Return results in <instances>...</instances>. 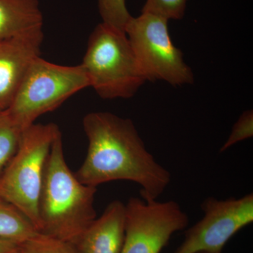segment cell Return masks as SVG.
<instances>
[{"label": "cell", "instance_id": "obj_12", "mask_svg": "<svg viewBox=\"0 0 253 253\" xmlns=\"http://www.w3.org/2000/svg\"><path fill=\"white\" fill-rule=\"evenodd\" d=\"M39 232L18 208L0 198V238L21 244Z\"/></svg>", "mask_w": 253, "mask_h": 253}, {"label": "cell", "instance_id": "obj_19", "mask_svg": "<svg viewBox=\"0 0 253 253\" xmlns=\"http://www.w3.org/2000/svg\"></svg>", "mask_w": 253, "mask_h": 253}, {"label": "cell", "instance_id": "obj_2", "mask_svg": "<svg viewBox=\"0 0 253 253\" xmlns=\"http://www.w3.org/2000/svg\"><path fill=\"white\" fill-rule=\"evenodd\" d=\"M96 191L78 180L68 168L60 131L50 150L40 196L39 232L76 244L96 218Z\"/></svg>", "mask_w": 253, "mask_h": 253}, {"label": "cell", "instance_id": "obj_1", "mask_svg": "<svg viewBox=\"0 0 253 253\" xmlns=\"http://www.w3.org/2000/svg\"><path fill=\"white\" fill-rule=\"evenodd\" d=\"M87 154L75 175L86 185L129 181L140 186L141 198L156 201L171 174L146 149L134 123L109 112L88 113L83 119Z\"/></svg>", "mask_w": 253, "mask_h": 253}, {"label": "cell", "instance_id": "obj_4", "mask_svg": "<svg viewBox=\"0 0 253 253\" xmlns=\"http://www.w3.org/2000/svg\"><path fill=\"white\" fill-rule=\"evenodd\" d=\"M59 131L54 123H34L25 129L17 151L0 179V198L18 208L38 231V204L46 163Z\"/></svg>", "mask_w": 253, "mask_h": 253}, {"label": "cell", "instance_id": "obj_7", "mask_svg": "<svg viewBox=\"0 0 253 253\" xmlns=\"http://www.w3.org/2000/svg\"><path fill=\"white\" fill-rule=\"evenodd\" d=\"M126 235L121 253H161L173 234L185 229L187 214L174 201L131 197L126 204Z\"/></svg>", "mask_w": 253, "mask_h": 253}, {"label": "cell", "instance_id": "obj_17", "mask_svg": "<svg viewBox=\"0 0 253 253\" xmlns=\"http://www.w3.org/2000/svg\"><path fill=\"white\" fill-rule=\"evenodd\" d=\"M253 111L252 110L245 111L242 113L235 124L226 142L222 145L220 152L229 149L231 146L253 137Z\"/></svg>", "mask_w": 253, "mask_h": 253}, {"label": "cell", "instance_id": "obj_14", "mask_svg": "<svg viewBox=\"0 0 253 253\" xmlns=\"http://www.w3.org/2000/svg\"><path fill=\"white\" fill-rule=\"evenodd\" d=\"M20 253H80L76 245L38 232L19 244Z\"/></svg>", "mask_w": 253, "mask_h": 253}, {"label": "cell", "instance_id": "obj_6", "mask_svg": "<svg viewBox=\"0 0 253 253\" xmlns=\"http://www.w3.org/2000/svg\"><path fill=\"white\" fill-rule=\"evenodd\" d=\"M166 18L149 13L131 16L125 33L147 81L173 86L193 84L194 76L180 49L173 44Z\"/></svg>", "mask_w": 253, "mask_h": 253}, {"label": "cell", "instance_id": "obj_9", "mask_svg": "<svg viewBox=\"0 0 253 253\" xmlns=\"http://www.w3.org/2000/svg\"><path fill=\"white\" fill-rule=\"evenodd\" d=\"M42 29L0 41V111L9 109L26 71L41 56Z\"/></svg>", "mask_w": 253, "mask_h": 253}, {"label": "cell", "instance_id": "obj_11", "mask_svg": "<svg viewBox=\"0 0 253 253\" xmlns=\"http://www.w3.org/2000/svg\"><path fill=\"white\" fill-rule=\"evenodd\" d=\"M39 0H0V41L42 29Z\"/></svg>", "mask_w": 253, "mask_h": 253}, {"label": "cell", "instance_id": "obj_5", "mask_svg": "<svg viewBox=\"0 0 253 253\" xmlns=\"http://www.w3.org/2000/svg\"><path fill=\"white\" fill-rule=\"evenodd\" d=\"M90 86L82 65L61 66L38 56L28 67L7 109L22 130L42 115L57 109L78 91Z\"/></svg>", "mask_w": 253, "mask_h": 253}, {"label": "cell", "instance_id": "obj_8", "mask_svg": "<svg viewBox=\"0 0 253 253\" xmlns=\"http://www.w3.org/2000/svg\"><path fill=\"white\" fill-rule=\"evenodd\" d=\"M204 217L186 231L174 253H221L236 233L253 221V194L240 199L207 198L201 204Z\"/></svg>", "mask_w": 253, "mask_h": 253}, {"label": "cell", "instance_id": "obj_16", "mask_svg": "<svg viewBox=\"0 0 253 253\" xmlns=\"http://www.w3.org/2000/svg\"><path fill=\"white\" fill-rule=\"evenodd\" d=\"M189 0H146L142 13H149L169 20H180L185 14Z\"/></svg>", "mask_w": 253, "mask_h": 253}, {"label": "cell", "instance_id": "obj_15", "mask_svg": "<svg viewBox=\"0 0 253 253\" xmlns=\"http://www.w3.org/2000/svg\"><path fill=\"white\" fill-rule=\"evenodd\" d=\"M102 23L124 31L131 18L126 6V0H97Z\"/></svg>", "mask_w": 253, "mask_h": 253}, {"label": "cell", "instance_id": "obj_13", "mask_svg": "<svg viewBox=\"0 0 253 253\" xmlns=\"http://www.w3.org/2000/svg\"><path fill=\"white\" fill-rule=\"evenodd\" d=\"M23 131L7 110L0 111V179L17 151Z\"/></svg>", "mask_w": 253, "mask_h": 253}, {"label": "cell", "instance_id": "obj_10", "mask_svg": "<svg viewBox=\"0 0 253 253\" xmlns=\"http://www.w3.org/2000/svg\"><path fill=\"white\" fill-rule=\"evenodd\" d=\"M126 204L113 201L76 241L80 253H121L126 235Z\"/></svg>", "mask_w": 253, "mask_h": 253}, {"label": "cell", "instance_id": "obj_18", "mask_svg": "<svg viewBox=\"0 0 253 253\" xmlns=\"http://www.w3.org/2000/svg\"><path fill=\"white\" fill-rule=\"evenodd\" d=\"M0 253H20L19 244L0 238Z\"/></svg>", "mask_w": 253, "mask_h": 253}, {"label": "cell", "instance_id": "obj_3", "mask_svg": "<svg viewBox=\"0 0 253 253\" xmlns=\"http://www.w3.org/2000/svg\"><path fill=\"white\" fill-rule=\"evenodd\" d=\"M81 65L104 99H129L147 81L126 33L102 22L89 36Z\"/></svg>", "mask_w": 253, "mask_h": 253}]
</instances>
